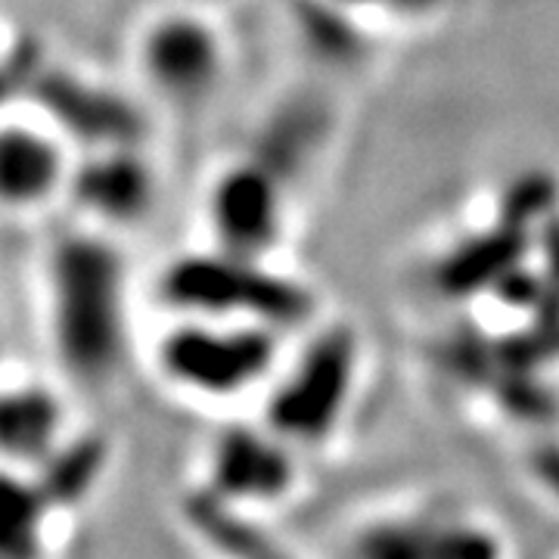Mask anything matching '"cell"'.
<instances>
[{"instance_id": "2", "label": "cell", "mask_w": 559, "mask_h": 559, "mask_svg": "<svg viewBox=\"0 0 559 559\" xmlns=\"http://www.w3.org/2000/svg\"><path fill=\"white\" fill-rule=\"evenodd\" d=\"M165 305L193 318H242L283 326L301 320L311 308L308 293L289 280L274 277L240 255H187L165 267L159 277Z\"/></svg>"}, {"instance_id": "7", "label": "cell", "mask_w": 559, "mask_h": 559, "mask_svg": "<svg viewBox=\"0 0 559 559\" xmlns=\"http://www.w3.org/2000/svg\"><path fill=\"white\" fill-rule=\"evenodd\" d=\"M352 377V342L330 333L311 345L293 380L280 389L277 419L293 432H323L340 411Z\"/></svg>"}, {"instance_id": "9", "label": "cell", "mask_w": 559, "mask_h": 559, "mask_svg": "<svg viewBox=\"0 0 559 559\" xmlns=\"http://www.w3.org/2000/svg\"><path fill=\"white\" fill-rule=\"evenodd\" d=\"M40 116L53 121L66 138L91 140L97 150L131 146L134 140V112L112 94L94 84L50 75L38 87Z\"/></svg>"}, {"instance_id": "6", "label": "cell", "mask_w": 559, "mask_h": 559, "mask_svg": "<svg viewBox=\"0 0 559 559\" xmlns=\"http://www.w3.org/2000/svg\"><path fill=\"white\" fill-rule=\"evenodd\" d=\"M66 444V404L44 382L0 377V463L40 476Z\"/></svg>"}, {"instance_id": "3", "label": "cell", "mask_w": 559, "mask_h": 559, "mask_svg": "<svg viewBox=\"0 0 559 559\" xmlns=\"http://www.w3.org/2000/svg\"><path fill=\"white\" fill-rule=\"evenodd\" d=\"M277 342L261 323L215 326L209 320H183L156 345L159 373L180 392L200 399L240 395L274 367Z\"/></svg>"}, {"instance_id": "11", "label": "cell", "mask_w": 559, "mask_h": 559, "mask_svg": "<svg viewBox=\"0 0 559 559\" xmlns=\"http://www.w3.org/2000/svg\"><path fill=\"white\" fill-rule=\"evenodd\" d=\"M520 255V242L513 234H500L491 240H479L466 246V252H460L444 264V277L451 286H479L485 280L498 277L500 267H513V261Z\"/></svg>"}, {"instance_id": "1", "label": "cell", "mask_w": 559, "mask_h": 559, "mask_svg": "<svg viewBox=\"0 0 559 559\" xmlns=\"http://www.w3.org/2000/svg\"><path fill=\"white\" fill-rule=\"evenodd\" d=\"M44 330L60 373L79 389L116 380L128 352L121 252L94 230H69L44 259Z\"/></svg>"}, {"instance_id": "5", "label": "cell", "mask_w": 559, "mask_h": 559, "mask_svg": "<svg viewBox=\"0 0 559 559\" xmlns=\"http://www.w3.org/2000/svg\"><path fill=\"white\" fill-rule=\"evenodd\" d=\"M138 62L146 81L168 100H200L218 75V40L193 16H165L140 35Z\"/></svg>"}, {"instance_id": "8", "label": "cell", "mask_w": 559, "mask_h": 559, "mask_svg": "<svg viewBox=\"0 0 559 559\" xmlns=\"http://www.w3.org/2000/svg\"><path fill=\"white\" fill-rule=\"evenodd\" d=\"M209 209H212L215 230L224 242V252L230 255L255 259L277 237V190L261 168L227 171L215 183Z\"/></svg>"}, {"instance_id": "4", "label": "cell", "mask_w": 559, "mask_h": 559, "mask_svg": "<svg viewBox=\"0 0 559 559\" xmlns=\"http://www.w3.org/2000/svg\"><path fill=\"white\" fill-rule=\"evenodd\" d=\"M66 134L47 116L0 112V212L32 215L66 197L72 178Z\"/></svg>"}, {"instance_id": "10", "label": "cell", "mask_w": 559, "mask_h": 559, "mask_svg": "<svg viewBox=\"0 0 559 559\" xmlns=\"http://www.w3.org/2000/svg\"><path fill=\"white\" fill-rule=\"evenodd\" d=\"M100 156L72 168L66 197H75L87 215L103 221H131L143 215L150 205V171L138 156H131V146L97 150Z\"/></svg>"}]
</instances>
